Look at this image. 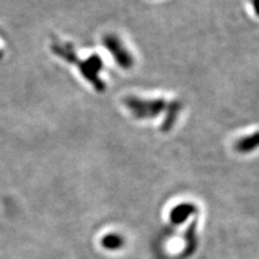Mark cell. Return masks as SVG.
<instances>
[{
	"label": "cell",
	"instance_id": "obj_1",
	"mask_svg": "<svg viewBox=\"0 0 259 259\" xmlns=\"http://www.w3.org/2000/svg\"><path fill=\"white\" fill-rule=\"evenodd\" d=\"M53 53L70 64L76 65L79 67V70L83 78L92 84L97 92H104L105 82L100 78V72L104 67V63L100 55L94 54L87 60H79L74 51V48L70 44H53L52 47Z\"/></svg>",
	"mask_w": 259,
	"mask_h": 259
},
{
	"label": "cell",
	"instance_id": "obj_2",
	"mask_svg": "<svg viewBox=\"0 0 259 259\" xmlns=\"http://www.w3.org/2000/svg\"><path fill=\"white\" fill-rule=\"evenodd\" d=\"M123 104L130 113L139 120L157 118L167 106L163 99H142L136 96H127Z\"/></svg>",
	"mask_w": 259,
	"mask_h": 259
},
{
	"label": "cell",
	"instance_id": "obj_3",
	"mask_svg": "<svg viewBox=\"0 0 259 259\" xmlns=\"http://www.w3.org/2000/svg\"><path fill=\"white\" fill-rule=\"evenodd\" d=\"M103 46L110 52L120 67H122L123 69L132 68L134 65L133 55L130 53L122 41L116 35H105L103 38Z\"/></svg>",
	"mask_w": 259,
	"mask_h": 259
},
{
	"label": "cell",
	"instance_id": "obj_4",
	"mask_svg": "<svg viewBox=\"0 0 259 259\" xmlns=\"http://www.w3.org/2000/svg\"><path fill=\"white\" fill-rule=\"evenodd\" d=\"M182 104L177 101L171 102L169 103L167 106H166V113H165V118L163 123L161 125V131L162 132H169L171 131V128L175 125L176 123V120L180 116V112L182 110Z\"/></svg>",
	"mask_w": 259,
	"mask_h": 259
},
{
	"label": "cell",
	"instance_id": "obj_5",
	"mask_svg": "<svg viewBox=\"0 0 259 259\" xmlns=\"http://www.w3.org/2000/svg\"><path fill=\"white\" fill-rule=\"evenodd\" d=\"M258 146V134L254 133L242 137L236 143V149L241 153H248L257 148Z\"/></svg>",
	"mask_w": 259,
	"mask_h": 259
},
{
	"label": "cell",
	"instance_id": "obj_6",
	"mask_svg": "<svg viewBox=\"0 0 259 259\" xmlns=\"http://www.w3.org/2000/svg\"><path fill=\"white\" fill-rule=\"evenodd\" d=\"M3 58V52H0V59Z\"/></svg>",
	"mask_w": 259,
	"mask_h": 259
}]
</instances>
